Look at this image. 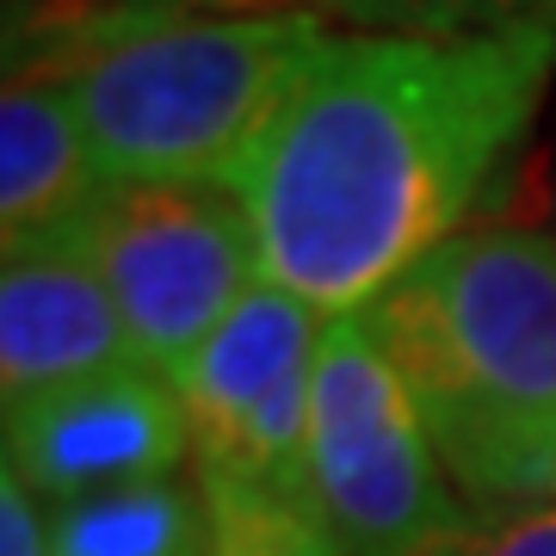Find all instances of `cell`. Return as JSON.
I'll list each match as a JSON object with an SVG mask.
<instances>
[{
    "label": "cell",
    "instance_id": "9",
    "mask_svg": "<svg viewBox=\"0 0 556 556\" xmlns=\"http://www.w3.org/2000/svg\"><path fill=\"white\" fill-rule=\"evenodd\" d=\"M100 192L87 130L56 75H7L0 100V241L7 260L68 248Z\"/></svg>",
    "mask_w": 556,
    "mask_h": 556
},
{
    "label": "cell",
    "instance_id": "3",
    "mask_svg": "<svg viewBox=\"0 0 556 556\" xmlns=\"http://www.w3.org/2000/svg\"><path fill=\"white\" fill-rule=\"evenodd\" d=\"M334 38L321 13L93 31L7 75H56L100 186H229L298 75Z\"/></svg>",
    "mask_w": 556,
    "mask_h": 556
},
{
    "label": "cell",
    "instance_id": "12",
    "mask_svg": "<svg viewBox=\"0 0 556 556\" xmlns=\"http://www.w3.org/2000/svg\"><path fill=\"white\" fill-rule=\"evenodd\" d=\"M211 495V489H204ZM217 556H353L309 507L273 495H211Z\"/></svg>",
    "mask_w": 556,
    "mask_h": 556
},
{
    "label": "cell",
    "instance_id": "1",
    "mask_svg": "<svg viewBox=\"0 0 556 556\" xmlns=\"http://www.w3.org/2000/svg\"><path fill=\"white\" fill-rule=\"evenodd\" d=\"M551 68V31L328 38L229 179L260 273L321 316L378 303L457 236L526 137Z\"/></svg>",
    "mask_w": 556,
    "mask_h": 556
},
{
    "label": "cell",
    "instance_id": "13",
    "mask_svg": "<svg viewBox=\"0 0 556 556\" xmlns=\"http://www.w3.org/2000/svg\"><path fill=\"white\" fill-rule=\"evenodd\" d=\"M415 556H556V507L470 514L464 526L427 538Z\"/></svg>",
    "mask_w": 556,
    "mask_h": 556
},
{
    "label": "cell",
    "instance_id": "8",
    "mask_svg": "<svg viewBox=\"0 0 556 556\" xmlns=\"http://www.w3.org/2000/svg\"><path fill=\"white\" fill-rule=\"evenodd\" d=\"M142 365L105 278L75 254H25L0 273V396L20 408L62 383Z\"/></svg>",
    "mask_w": 556,
    "mask_h": 556
},
{
    "label": "cell",
    "instance_id": "2",
    "mask_svg": "<svg viewBox=\"0 0 556 556\" xmlns=\"http://www.w3.org/2000/svg\"><path fill=\"white\" fill-rule=\"evenodd\" d=\"M457 495L477 514L544 501L556 445V241L457 229L365 303Z\"/></svg>",
    "mask_w": 556,
    "mask_h": 556
},
{
    "label": "cell",
    "instance_id": "4",
    "mask_svg": "<svg viewBox=\"0 0 556 556\" xmlns=\"http://www.w3.org/2000/svg\"><path fill=\"white\" fill-rule=\"evenodd\" d=\"M303 507L353 556H415L427 538L477 514L464 507L365 309L321 321L309 371Z\"/></svg>",
    "mask_w": 556,
    "mask_h": 556
},
{
    "label": "cell",
    "instance_id": "5",
    "mask_svg": "<svg viewBox=\"0 0 556 556\" xmlns=\"http://www.w3.org/2000/svg\"><path fill=\"white\" fill-rule=\"evenodd\" d=\"M118 303L149 371L174 378L260 278V241L217 186H100L68 236Z\"/></svg>",
    "mask_w": 556,
    "mask_h": 556
},
{
    "label": "cell",
    "instance_id": "11",
    "mask_svg": "<svg viewBox=\"0 0 556 556\" xmlns=\"http://www.w3.org/2000/svg\"><path fill=\"white\" fill-rule=\"evenodd\" d=\"M340 20L365 31H415V38H495V31H551L556 0H340Z\"/></svg>",
    "mask_w": 556,
    "mask_h": 556
},
{
    "label": "cell",
    "instance_id": "7",
    "mask_svg": "<svg viewBox=\"0 0 556 556\" xmlns=\"http://www.w3.org/2000/svg\"><path fill=\"white\" fill-rule=\"evenodd\" d=\"M192 452L174 383L149 365L62 383L7 408V470L43 501H87L137 482H167Z\"/></svg>",
    "mask_w": 556,
    "mask_h": 556
},
{
    "label": "cell",
    "instance_id": "16",
    "mask_svg": "<svg viewBox=\"0 0 556 556\" xmlns=\"http://www.w3.org/2000/svg\"><path fill=\"white\" fill-rule=\"evenodd\" d=\"M0 556H50L43 532V501L25 489L13 470L0 477Z\"/></svg>",
    "mask_w": 556,
    "mask_h": 556
},
{
    "label": "cell",
    "instance_id": "6",
    "mask_svg": "<svg viewBox=\"0 0 556 556\" xmlns=\"http://www.w3.org/2000/svg\"><path fill=\"white\" fill-rule=\"evenodd\" d=\"M321 309L260 278L223 316V328L179 365L174 396L211 495H273L303 507V445H309V371H316Z\"/></svg>",
    "mask_w": 556,
    "mask_h": 556
},
{
    "label": "cell",
    "instance_id": "14",
    "mask_svg": "<svg viewBox=\"0 0 556 556\" xmlns=\"http://www.w3.org/2000/svg\"><path fill=\"white\" fill-rule=\"evenodd\" d=\"M112 13H118V0H7V68L43 56V50H62L68 38L105 25Z\"/></svg>",
    "mask_w": 556,
    "mask_h": 556
},
{
    "label": "cell",
    "instance_id": "17",
    "mask_svg": "<svg viewBox=\"0 0 556 556\" xmlns=\"http://www.w3.org/2000/svg\"><path fill=\"white\" fill-rule=\"evenodd\" d=\"M544 495H556V445H551V464H544Z\"/></svg>",
    "mask_w": 556,
    "mask_h": 556
},
{
    "label": "cell",
    "instance_id": "10",
    "mask_svg": "<svg viewBox=\"0 0 556 556\" xmlns=\"http://www.w3.org/2000/svg\"><path fill=\"white\" fill-rule=\"evenodd\" d=\"M43 532L50 556H217L211 495L174 477L43 507Z\"/></svg>",
    "mask_w": 556,
    "mask_h": 556
},
{
    "label": "cell",
    "instance_id": "15",
    "mask_svg": "<svg viewBox=\"0 0 556 556\" xmlns=\"http://www.w3.org/2000/svg\"><path fill=\"white\" fill-rule=\"evenodd\" d=\"M298 0H118V13L93 31H137V25H174V20H266V13H291ZM328 13H334L340 0H321ZM93 31H80V38H93ZM75 43V38H68ZM50 56V50H43ZM20 68V62H13Z\"/></svg>",
    "mask_w": 556,
    "mask_h": 556
}]
</instances>
